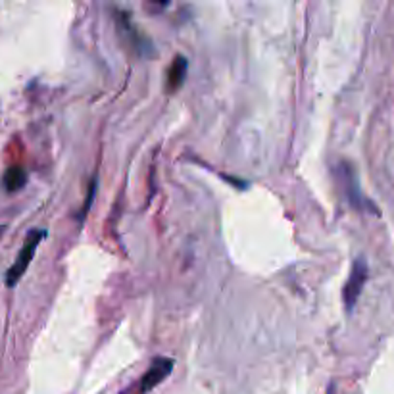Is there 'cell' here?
Segmentation results:
<instances>
[{"instance_id": "6da1fadb", "label": "cell", "mask_w": 394, "mask_h": 394, "mask_svg": "<svg viewBox=\"0 0 394 394\" xmlns=\"http://www.w3.org/2000/svg\"><path fill=\"white\" fill-rule=\"evenodd\" d=\"M44 237H46V231H44V229H33V231H29V235L26 237V242H24V249L19 250L14 266L6 271V285H8V287H14V285L24 277L27 267L31 264V260H33L35 252H37L39 242H41Z\"/></svg>"}, {"instance_id": "7a4b0ae2", "label": "cell", "mask_w": 394, "mask_h": 394, "mask_svg": "<svg viewBox=\"0 0 394 394\" xmlns=\"http://www.w3.org/2000/svg\"><path fill=\"white\" fill-rule=\"evenodd\" d=\"M173 369V360L170 358H156L150 368L146 369V373L143 377L138 379V383L131 391H127L125 394H146L150 391H154L156 386L162 383L163 379L168 377L172 373Z\"/></svg>"}, {"instance_id": "3957f363", "label": "cell", "mask_w": 394, "mask_h": 394, "mask_svg": "<svg viewBox=\"0 0 394 394\" xmlns=\"http://www.w3.org/2000/svg\"><path fill=\"white\" fill-rule=\"evenodd\" d=\"M366 281H368V264H366L364 258H358V260L354 262V266H352L350 277H348V281L344 285L343 291L344 306H346L348 312H352V308L356 306V302L360 298L361 289H364Z\"/></svg>"}, {"instance_id": "277c9868", "label": "cell", "mask_w": 394, "mask_h": 394, "mask_svg": "<svg viewBox=\"0 0 394 394\" xmlns=\"http://www.w3.org/2000/svg\"><path fill=\"white\" fill-rule=\"evenodd\" d=\"M187 69H189V64H187V58H185V56H175V58H173L172 66L168 69V91H170V93H175V91L185 83Z\"/></svg>"}, {"instance_id": "5b68a950", "label": "cell", "mask_w": 394, "mask_h": 394, "mask_svg": "<svg viewBox=\"0 0 394 394\" xmlns=\"http://www.w3.org/2000/svg\"><path fill=\"white\" fill-rule=\"evenodd\" d=\"M118 21L121 24V31H125V33L131 37V43L135 44V48H137L138 54H143V56H150V52H152V43L148 41V39H145L143 35L137 33V27L131 26V21H129L127 17H125V14H118Z\"/></svg>"}, {"instance_id": "8992f818", "label": "cell", "mask_w": 394, "mask_h": 394, "mask_svg": "<svg viewBox=\"0 0 394 394\" xmlns=\"http://www.w3.org/2000/svg\"><path fill=\"white\" fill-rule=\"evenodd\" d=\"M341 173H343V185L344 189H346V197L350 200L352 204L356 206V208H361L364 204V198L360 197V190L356 187V177H354V172H352V168L348 165H343L341 168Z\"/></svg>"}, {"instance_id": "52a82bcc", "label": "cell", "mask_w": 394, "mask_h": 394, "mask_svg": "<svg viewBox=\"0 0 394 394\" xmlns=\"http://www.w3.org/2000/svg\"><path fill=\"white\" fill-rule=\"evenodd\" d=\"M4 189L8 192H16V190L24 189V185L27 183V172L24 168H8L6 173H4Z\"/></svg>"}, {"instance_id": "ba28073f", "label": "cell", "mask_w": 394, "mask_h": 394, "mask_svg": "<svg viewBox=\"0 0 394 394\" xmlns=\"http://www.w3.org/2000/svg\"><path fill=\"white\" fill-rule=\"evenodd\" d=\"M95 190H96V181H93V183H91V192H89V197H87L85 206H83V210L79 212V220H85L87 210L91 208V200H93V197H95Z\"/></svg>"}]
</instances>
